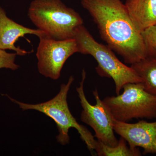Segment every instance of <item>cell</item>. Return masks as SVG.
I'll use <instances>...</instances> for the list:
<instances>
[{"instance_id": "1", "label": "cell", "mask_w": 156, "mask_h": 156, "mask_svg": "<svg viewBox=\"0 0 156 156\" xmlns=\"http://www.w3.org/2000/svg\"><path fill=\"white\" fill-rule=\"evenodd\" d=\"M82 6L97 24L101 37L126 63L147 57L141 32L121 0H82Z\"/></svg>"}, {"instance_id": "2", "label": "cell", "mask_w": 156, "mask_h": 156, "mask_svg": "<svg viewBox=\"0 0 156 156\" xmlns=\"http://www.w3.org/2000/svg\"><path fill=\"white\" fill-rule=\"evenodd\" d=\"M73 38L76 42L78 53L91 55L97 62L98 73L113 79L117 95L125 84L142 83V79L133 69L120 61L108 46L96 41L83 24L76 28Z\"/></svg>"}, {"instance_id": "3", "label": "cell", "mask_w": 156, "mask_h": 156, "mask_svg": "<svg viewBox=\"0 0 156 156\" xmlns=\"http://www.w3.org/2000/svg\"><path fill=\"white\" fill-rule=\"evenodd\" d=\"M73 76H70L66 84H62L60 91L52 99L43 103L30 104L15 100L6 95L14 103L17 104L23 110H35L44 114L54 120L58 128V134L56 136L57 141L62 145L69 143V131L70 128H75L80 134V137L87 145L90 151L95 150L97 140L85 126L77 122L70 111L67 101L68 93L73 82Z\"/></svg>"}, {"instance_id": "4", "label": "cell", "mask_w": 156, "mask_h": 156, "mask_svg": "<svg viewBox=\"0 0 156 156\" xmlns=\"http://www.w3.org/2000/svg\"><path fill=\"white\" fill-rule=\"evenodd\" d=\"M28 16L38 29L55 40L73 38L75 30L83 23L80 15L61 0H33Z\"/></svg>"}, {"instance_id": "5", "label": "cell", "mask_w": 156, "mask_h": 156, "mask_svg": "<svg viewBox=\"0 0 156 156\" xmlns=\"http://www.w3.org/2000/svg\"><path fill=\"white\" fill-rule=\"evenodd\" d=\"M123 89L121 95L102 100L115 119L128 122L133 119H156V95L147 92L142 83H128Z\"/></svg>"}, {"instance_id": "6", "label": "cell", "mask_w": 156, "mask_h": 156, "mask_svg": "<svg viewBox=\"0 0 156 156\" xmlns=\"http://www.w3.org/2000/svg\"><path fill=\"white\" fill-rule=\"evenodd\" d=\"M82 81L76 91L83 108L81 121L90 126L95 132L98 140L109 146H115L118 141L115 135V119L107 105L100 99L97 89L93 92L96 101L95 105H92L87 100L84 90V83L86 78L85 70L82 71Z\"/></svg>"}, {"instance_id": "7", "label": "cell", "mask_w": 156, "mask_h": 156, "mask_svg": "<svg viewBox=\"0 0 156 156\" xmlns=\"http://www.w3.org/2000/svg\"><path fill=\"white\" fill-rule=\"evenodd\" d=\"M39 38L36 53L39 73L46 77L57 80L68 58L78 53L76 42L73 38L58 40L44 36Z\"/></svg>"}, {"instance_id": "8", "label": "cell", "mask_w": 156, "mask_h": 156, "mask_svg": "<svg viewBox=\"0 0 156 156\" xmlns=\"http://www.w3.org/2000/svg\"><path fill=\"white\" fill-rule=\"evenodd\" d=\"M115 132L128 143L132 150L144 149V154H156V122L141 120L135 123L115 120Z\"/></svg>"}, {"instance_id": "9", "label": "cell", "mask_w": 156, "mask_h": 156, "mask_svg": "<svg viewBox=\"0 0 156 156\" xmlns=\"http://www.w3.org/2000/svg\"><path fill=\"white\" fill-rule=\"evenodd\" d=\"M27 34L35 35L39 37L47 36L38 29L28 28L15 22L7 16L6 11L0 6V49L13 50L20 56L26 55L28 52L16 47L15 44L20 37Z\"/></svg>"}, {"instance_id": "10", "label": "cell", "mask_w": 156, "mask_h": 156, "mask_svg": "<svg viewBox=\"0 0 156 156\" xmlns=\"http://www.w3.org/2000/svg\"><path fill=\"white\" fill-rule=\"evenodd\" d=\"M125 5L134 25L141 32L156 24V0H126Z\"/></svg>"}, {"instance_id": "11", "label": "cell", "mask_w": 156, "mask_h": 156, "mask_svg": "<svg viewBox=\"0 0 156 156\" xmlns=\"http://www.w3.org/2000/svg\"><path fill=\"white\" fill-rule=\"evenodd\" d=\"M131 67L142 79L146 91L156 95V59L147 57L131 64Z\"/></svg>"}, {"instance_id": "12", "label": "cell", "mask_w": 156, "mask_h": 156, "mask_svg": "<svg viewBox=\"0 0 156 156\" xmlns=\"http://www.w3.org/2000/svg\"><path fill=\"white\" fill-rule=\"evenodd\" d=\"M126 142L127 141L121 137L116 145L111 147L97 140L95 151L98 155L100 156L142 155L138 148L136 150L131 149L127 146Z\"/></svg>"}, {"instance_id": "13", "label": "cell", "mask_w": 156, "mask_h": 156, "mask_svg": "<svg viewBox=\"0 0 156 156\" xmlns=\"http://www.w3.org/2000/svg\"><path fill=\"white\" fill-rule=\"evenodd\" d=\"M148 58L156 59V24L141 32Z\"/></svg>"}, {"instance_id": "14", "label": "cell", "mask_w": 156, "mask_h": 156, "mask_svg": "<svg viewBox=\"0 0 156 156\" xmlns=\"http://www.w3.org/2000/svg\"><path fill=\"white\" fill-rule=\"evenodd\" d=\"M16 53H9L5 50L0 49V69H9L12 70H16L19 68V66L15 63Z\"/></svg>"}]
</instances>
